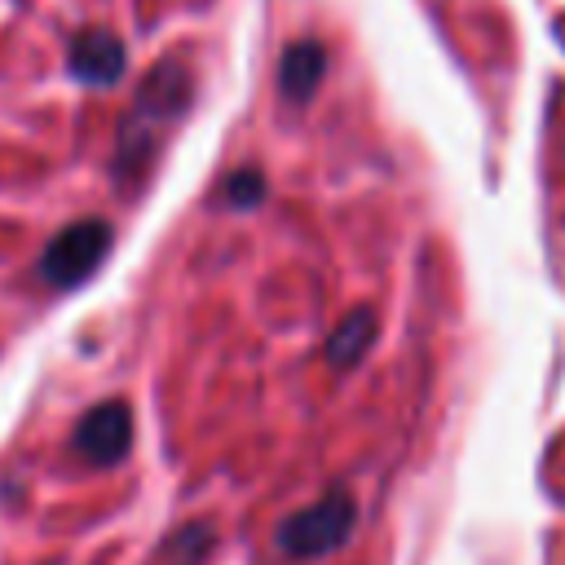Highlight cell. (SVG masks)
<instances>
[{
  "label": "cell",
  "mask_w": 565,
  "mask_h": 565,
  "mask_svg": "<svg viewBox=\"0 0 565 565\" xmlns=\"http://www.w3.org/2000/svg\"><path fill=\"white\" fill-rule=\"evenodd\" d=\"M375 340V309H353L335 322L331 340H327V362L331 366H353Z\"/></svg>",
  "instance_id": "52a82bcc"
},
{
  "label": "cell",
  "mask_w": 565,
  "mask_h": 565,
  "mask_svg": "<svg viewBox=\"0 0 565 565\" xmlns=\"http://www.w3.org/2000/svg\"><path fill=\"white\" fill-rule=\"evenodd\" d=\"M353 521H358V508H353V494L349 490H327L318 503L291 512L282 525H278V552L291 556V561H309V556H327L335 552L349 534H353Z\"/></svg>",
  "instance_id": "7a4b0ae2"
},
{
  "label": "cell",
  "mask_w": 565,
  "mask_h": 565,
  "mask_svg": "<svg viewBox=\"0 0 565 565\" xmlns=\"http://www.w3.org/2000/svg\"><path fill=\"white\" fill-rule=\"evenodd\" d=\"M110 243H115V234H110V225H106L102 216L71 221L66 230H57V234L49 238V247H44V256H40L44 282H53V287H75V282H84V278L102 265V256L110 252Z\"/></svg>",
  "instance_id": "3957f363"
},
{
  "label": "cell",
  "mask_w": 565,
  "mask_h": 565,
  "mask_svg": "<svg viewBox=\"0 0 565 565\" xmlns=\"http://www.w3.org/2000/svg\"><path fill=\"white\" fill-rule=\"evenodd\" d=\"M225 203L230 207H256L260 199H265V177L256 172V168H238L230 181H225Z\"/></svg>",
  "instance_id": "9c48e42d"
},
{
  "label": "cell",
  "mask_w": 565,
  "mask_h": 565,
  "mask_svg": "<svg viewBox=\"0 0 565 565\" xmlns=\"http://www.w3.org/2000/svg\"><path fill=\"white\" fill-rule=\"evenodd\" d=\"M66 66L79 84H93V88H110L124 79V66H128V49L115 31L106 26H84L71 44H66Z\"/></svg>",
  "instance_id": "5b68a950"
},
{
  "label": "cell",
  "mask_w": 565,
  "mask_h": 565,
  "mask_svg": "<svg viewBox=\"0 0 565 565\" xmlns=\"http://www.w3.org/2000/svg\"><path fill=\"white\" fill-rule=\"evenodd\" d=\"M207 547H212V530L207 525H185L181 534L168 539V556L177 565H199L207 556Z\"/></svg>",
  "instance_id": "ba28073f"
},
{
  "label": "cell",
  "mask_w": 565,
  "mask_h": 565,
  "mask_svg": "<svg viewBox=\"0 0 565 565\" xmlns=\"http://www.w3.org/2000/svg\"><path fill=\"white\" fill-rule=\"evenodd\" d=\"M75 450L97 468L119 463L132 450V411L119 397L97 402L93 411H84L79 424H75Z\"/></svg>",
  "instance_id": "277c9868"
},
{
  "label": "cell",
  "mask_w": 565,
  "mask_h": 565,
  "mask_svg": "<svg viewBox=\"0 0 565 565\" xmlns=\"http://www.w3.org/2000/svg\"><path fill=\"white\" fill-rule=\"evenodd\" d=\"M190 97H194V75L181 57H163L150 66L137 102L124 110V124H119V146H115V181L119 185H132L137 177H146L168 128L185 115Z\"/></svg>",
  "instance_id": "6da1fadb"
},
{
  "label": "cell",
  "mask_w": 565,
  "mask_h": 565,
  "mask_svg": "<svg viewBox=\"0 0 565 565\" xmlns=\"http://www.w3.org/2000/svg\"><path fill=\"white\" fill-rule=\"evenodd\" d=\"M327 75V49L318 40H296L278 62V88L287 102H305Z\"/></svg>",
  "instance_id": "8992f818"
}]
</instances>
